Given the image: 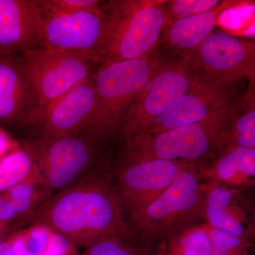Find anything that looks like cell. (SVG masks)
I'll return each instance as SVG.
<instances>
[{
	"label": "cell",
	"instance_id": "7",
	"mask_svg": "<svg viewBox=\"0 0 255 255\" xmlns=\"http://www.w3.org/2000/svg\"><path fill=\"white\" fill-rule=\"evenodd\" d=\"M97 142L85 136L54 137L38 134L21 146L31 156L41 182L52 195L91 172Z\"/></svg>",
	"mask_w": 255,
	"mask_h": 255
},
{
	"label": "cell",
	"instance_id": "18",
	"mask_svg": "<svg viewBox=\"0 0 255 255\" xmlns=\"http://www.w3.org/2000/svg\"><path fill=\"white\" fill-rule=\"evenodd\" d=\"M167 243V255H211L213 253L205 226L187 228Z\"/></svg>",
	"mask_w": 255,
	"mask_h": 255
},
{
	"label": "cell",
	"instance_id": "24",
	"mask_svg": "<svg viewBox=\"0 0 255 255\" xmlns=\"http://www.w3.org/2000/svg\"><path fill=\"white\" fill-rule=\"evenodd\" d=\"M211 173H214L213 174V179H216L212 182H225L233 185L248 182L245 178L238 173L233 156L226 148L221 149L219 151V157L215 162Z\"/></svg>",
	"mask_w": 255,
	"mask_h": 255
},
{
	"label": "cell",
	"instance_id": "22",
	"mask_svg": "<svg viewBox=\"0 0 255 255\" xmlns=\"http://www.w3.org/2000/svg\"><path fill=\"white\" fill-rule=\"evenodd\" d=\"M45 14H73L99 9L103 1L97 0H38Z\"/></svg>",
	"mask_w": 255,
	"mask_h": 255
},
{
	"label": "cell",
	"instance_id": "29",
	"mask_svg": "<svg viewBox=\"0 0 255 255\" xmlns=\"http://www.w3.org/2000/svg\"><path fill=\"white\" fill-rule=\"evenodd\" d=\"M42 255H79L78 249L73 244L60 237L53 234L46 252Z\"/></svg>",
	"mask_w": 255,
	"mask_h": 255
},
{
	"label": "cell",
	"instance_id": "19",
	"mask_svg": "<svg viewBox=\"0 0 255 255\" xmlns=\"http://www.w3.org/2000/svg\"><path fill=\"white\" fill-rule=\"evenodd\" d=\"M53 233L43 227L29 226L10 233L6 237L16 255H42L46 252Z\"/></svg>",
	"mask_w": 255,
	"mask_h": 255
},
{
	"label": "cell",
	"instance_id": "21",
	"mask_svg": "<svg viewBox=\"0 0 255 255\" xmlns=\"http://www.w3.org/2000/svg\"><path fill=\"white\" fill-rule=\"evenodd\" d=\"M218 0H170L166 1L169 23L207 12L218 6Z\"/></svg>",
	"mask_w": 255,
	"mask_h": 255
},
{
	"label": "cell",
	"instance_id": "30",
	"mask_svg": "<svg viewBox=\"0 0 255 255\" xmlns=\"http://www.w3.org/2000/svg\"><path fill=\"white\" fill-rule=\"evenodd\" d=\"M15 219H20L16 204L0 193V226H9Z\"/></svg>",
	"mask_w": 255,
	"mask_h": 255
},
{
	"label": "cell",
	"instance_id": "35",
	"mask_svg": "<svg viewBox=\"0 0 255 255\" xmlns=\"http://www.w3.org/2000/svg\"><path fill=\"white\" fill-rule=\"evenodd\" d=\"M153 255H167V254H163V253H159V254H156Z\"/></svg>",
	"mask_w": 255,
	"mask_h": 255
},
{
	"label": "cell",
	"instance_id": "12",
	"mask_svg": "<svg viewBox=\"0 0 255 255\" xmlns=\"http://www.w3.org/2000/svg\"><path fill=\"white\" fill-rule=\"evenodd\" d=\"M92 78L81 82L43 110L33 112L24 125L48 136L87 137L95 112Z\"/></svg>",
	"mask_w": 255,
	"mask_h": 255
},
{
	"label": "cell",
	"instance_id": "11",
	"mask_svg": "<svg viewBox=\"0 0 255 255\" xmlns=\"http://www.w3.org/2000/svg\"><path fill=\"white\" fill-rule=\"evenodd\" d=\"M107 28L103 3L99 9L73 14H43L41 47L86 53L101 60Z\"/></svg>",
	"mask_w": 255,
	"mask_h": 255
},
{
	"label": "cell",
	"instance_id": "8",
	"mask_svg": "<svg viewBox=\"0 0 255 255\" xmlns=\"http://www.w3.org/2000/svg\"><path fill=\"white\" fill-rule=\"evenodd\" d=\"M197 71L187 58L163 59L121 124L126 140L143 133L189 90Z\"/></svg>",
	"mask_w": 255,
	"mask_h": 255
},
{
	"label": "cell",
	"instance_id": "14",
	"mask_svg": "<svg viewBox=\"0 0 255 255\" xmlns=\"http://www.w3.org/2000/svg\"><path fill=\"white\" fill-rule=\"evenodd\" d=\"M42 21L38 0H0V55L41 47Z\"/></svg>",
	"mask_w": 255,
	"mask_h": 255
},
{
	"label": "cell",
	"instance_id": "20",
	"mask_svg": "<svg viewBox=\"0 0 255 255\" xmlns=\"http://www.w3.org/2000/svg\"><path fill=\"white\" fill-rule=\"evenodd\" d=\"M229 147L255 149L254 104L240 117H236L233 113L223 138L222 149Z\"/></svg>",
	"mask_w": 255,
	"mask_h": 255
},
{
	"label": "cell",
	"instance_id": "25",
	"mask_svg": "<svg viewBox=\"0 0 255 255\" xmlns=\"http://www.w3.org/2000/svg\"><path fill=\"white\" fill-rule=\"evenodd\" d=\"M213 251L228 252L235 250L251 248L249 238L239 236L234 233L205 225Z\"/></svg>",
	"mask_w": 255,
	"mask_h": 255
},
{
	"label": "cell",
	"instance_id": "33",
	"mask_svg": "<svg viewBox=\"0 0 255 255\" xmlns=\"http://www.w3.org/2000/svg\"><path fill=\"white\" fill-rule=\"evenodd\" d=\"M249 248H243L228 252L213 251L211 255H249Z\"/></svg>",
	"mask_w": 255,
	"mask_h": 255
},
{
	"label": "cell",
	"instance_id": "32",
	"mask_svg": "<svg viewBox=\"0 0 255 255\" xmlns=\"http://www.w3.org/2000/svg\"><path fill=\"white\" fill-rule=\"evenodd\" d=\"M0 255H16L11 243L6 238L0 245Z\"/></svg>",
	"mask_w": 255,
	"mask_h": 255
},
{
	"label": "cell",
	"instance_id": "5",
	"mask_svg": "<svg viewBox=\"0 0 255 255\" xmlns=\"http://www.w3.org/2000/svg\"><path fill=\"white\" fill-rule=\"evenodd\" d=\"M163 59L154 54L101 64L92 78L96 106L87 137L98 142L119 130L128 111Z\"/></svg>",
	"mask_w": 255,
	"mask_h": 255
},
{
	"label": "cell",
	"instance_id": "27",
	"mask_svg": "<svg viewBox=\"0 0 255 255\" xmlns=\"http://www.w3.org/2000/svg\"><path fill=\"white\" fill-rule=\"evenodd\" d=\"M231 152L238 173L247 181L255 176V149L241 147H225Z\"/></svg>",
	"mask_w": 255,
	"mask_h": 255
},
{
	"label": "cell",
	"instance_id": "13",
	"mask_svg": "<svg viewBox=\"0 0 255 255\" xmlns=\"http://www.w3.org/2000/svg\"><path fill=\"white\" fill-rule=\"evenodd\" d=\"M230 95L228 86L197 71L189 90L143 133H159L201 122L230 105Z\"/></svg>",
	"mask_w": 255,
	"mask_h": 255
},
{
	"label": "cell",
	"instance_id": "2",
	"mask_svg": "<svg viewBox=\"0 0 255 255\" xmlns=\"http://www.w3.org/2000/svg\"><path fill=\"white\" fill-rule=\"evenodd\" d=\"M197 168L191 164L183 169L160 195L129 216V229L142 244L167 243L205 219L206 187Z\"/></svg>",
	"mask_w": 255,
	"mask_h": 255
},
{
	"label": "cell",
	"instance_id": "9",
	"mask_svg": "<svg viewBox=\"0 0 255 255\" xmlns=\"http://www.w3.org/2000/svg\"><path fill=\"white\" fill-rule=\"evenodd\" d=\"M191 164L181 161L121 159L113 184L114 193L123 214L129 216L155 199L179 172Z\"/></svg>",
	"mask_w": 255,
	"mask_h": 255
},
{
	"label": "cell",
	"instance_id": "17",
	"mask_svg": "<svg viewBox=\"0 0 255 255\" xmlns=\"http://www.w3.org/2000/svg\"><path fill=\"white\" fill-rule=\"evenodd\" d=\"M37 174L31 156L22 146L18 147L0 159V193Z\"/></svg>",
	"mask_w": 255,
	"mask_h": 255
},
{
	"label": "cell",
	"instance_id": "26",
	"mask_svg": "<svg viewBox=\"0 0 255 255\" xmlns=\"http://www.w3.org/2000/svg\"><path fill=\"white\" fill-rule=\"evenodd\" d=\"M209 185L206 187L205 220L227 209L233 197V191L219 183L211 182Z\"/></svg>",
	"mask_w": 255,
	"mask_h": 255
},
{
	"label": "cell",
	"instance_id": "23",
	"mask_svg": "<svg viewBox=\"0 0 255 255\" xmlns=\"http://www.w3.org/2000/svg\"><path fill=\"white\" fill-rule=\"evenodd\" d=\"M80 255H147L119 238H106L85 248Z\"/></svg>",
	"mask_w": 255,
	"mask_h": 255
},
{
	"label": "cell",
	"instance_id": "16",
	"mask_svg": "<svg viewBox=\"0 0 255 255\" xmlns=\"http://www.w3.org/2000/svg\"><path fill=\"white\" fill-rule=\"evenodd\" d=\"M207 12L168 23L159 44L181 58L192 54L214 32L219 18L234 6L231 1H221Z\"/></svg>",
	"mask_w": 255,
	"mask_h": 255
},
{
	"label": "cell",
	"instance_id": "6",
	"mask_svg": "<svg viewBox=\"0 0 255 255\" xmlns=\"http://www.w3.org/2000/svg\"><path fill=\"white\" fill-rule=\"evenodd\" d=\"M16 61L36 97L34 112L93 78L101 65V60L93 55L43 47L23 52Z\"/></svg>",
	"mask_w": 255,
	"mask_h": 255
},
{
	"label": "cell",
	"instance_id": "3",
	"mask_svg": "<svg viewBox=\"0 0 255 255\" xmlns=\"http://www.w3.org/2000/svg\"><path fill=\"white\" fill-rule=\"evenodd\" d=\"M166 1H103L107 28L101 64L154 55L169 21Z\"/></svg>",
	"mask_w": 255,
	"mask_h": 255
},
{
	"label": "cell",
	"instance_id": "10",
	"mask_svg": "<svg viewBox=\"0 0 255 255\" xmlns=\"http://www.w3.org/2000/svg\"><path fill=\"white\" fill-rule=\"evenodd\" d=\"M188 59L196 70L229 87L242 78L254 83L255 44L222 31L213 32Z\"/></svg>",
	"mask_w": 255,
	"mask_h": 255
},
{
	"label": "cell",
	"instance_id": "1",
	"mask_svg": "<svg viewBox=\"0 0 255 255\" xmlns=\"http://www.w3.org/2000/svg\"><path fill=\"white\" fill-rule=\"evenodd\" d=\"M46 228L79 248L106 238L128 241L132 237L110 174L91 172L78 182L55 193L21 220Z\"/></svg>",
	"mask_w": 255,
	"mask_h": 255
},
{
	"label": "cell",
	"instance_id": "28",
	"mask_svg": "<svg viewBox=\"0 0 255 255\" xmlns=\"http://www.w3.org/2000/svg\"><path fill=\"white\" fill-rule=\"evenodd\" d=\"M229 207L230 206L219 214L206 218V220L209 226L234 233L239 236L248 237L246 228L243 226V223L233 216Z\"/></svg>",
	"mask_w": 255,
	"mask_h": 255
},
{
	"label": "cell",
	"instance_id": "34",
	"mask_svg": "<svg viewBox=\"0 0 255 255\" xmlns=\"http://www.w3.org/2000/svg\"><path fill=\"white\" fill-rule=\"evenodd\" d=\"M9 226H0V245L9 236Z\"/></svg>",
	"mask_w": 255,
	"mask_h": 255
},
{
	"label": "cell",
	"instance_id": "15",
	"mask_svg": "<svg viewBox=\"0 0 255 255\" xmlns=\"http://www.w3.org/2000/svg\"><path fill=\"white\" fill-rule=\"evenodd\" d=\"M37 107L31 86L12 55H0V124H25Z\"/></svg>",
	"mask_w": 255,
	"mask_h": 255
},
{
	"label": "cell",
	"instance_id": "31",
	"mask_svg": "<svg viewBox=\"0 0 255 255\" xmlns=\"http://www.w3.org/2000/svg\"><path fill=\"white\" fill-rule=\"evenodd\" d=\"M21 146L11 134L0 128V159Z\"/></svg>",
	"mask_w": 255,
	"mask_h": 255
},
{
	"label": "cell",
	"instance_id": "4",
	"mask_svg": "<svg viewBox=\"0 0 255 255\" xmlns=\"http://www.w3.org/2000/svg\"><path fill=\"white\" fill-rule=\"evenodd\" d=\"M233 113L228 105L197 123L157 134H139L127 140L121 159H164L198 164L222 149Z\"/></svg>",
	"mask_w": 255,
	"mask_h": 255
}]
</instances>
